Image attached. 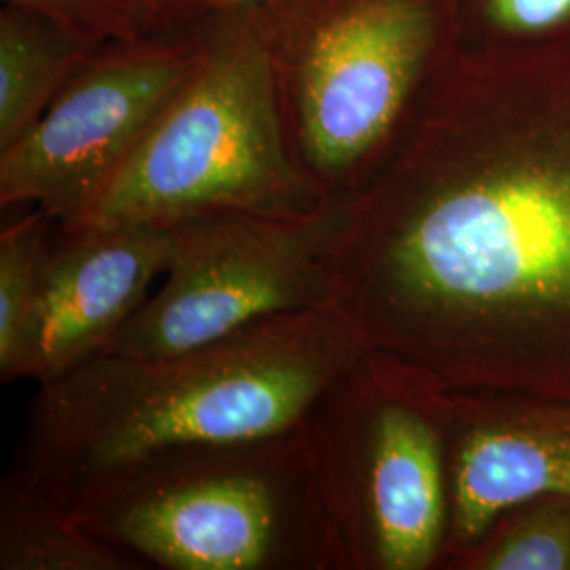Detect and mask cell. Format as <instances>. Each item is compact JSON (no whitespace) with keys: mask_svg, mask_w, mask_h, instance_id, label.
<instances>
[{"mask_svg":"<svg viewBox=\"0 0 570 570\" xmlns=\"http://www.w3.org/2000/svg\"><path fill=\"white\" fill-rule=\"evenodd\" d=\"M332 282L449 391L570 397V47L459 45L343 202Z\"/></svg>","mask_w":570,"mask_h":570,"instance_id":"1","label":"cell"},{"mask_svg":"<svg viewBox=\"0 0 570 570\" xmlns=\"http://www.w3.org/2000/svg\"><path fill=\"white\" fill-rule=\"evenodd\" d=\"M364 348L330 301L184 353H96L39 383L13 473L66 501L167 450L279 433Z\"/></svg>","mask_w":570,"mask_h":570,"instance_id":"2","label":"cell"},{"mask_svg":"<svg viewBox=\"0 0 570 570\" xmlns=\"http://www.w3.org/2000/svg\"><path fill=\"white\" fill-rule=\"evenodd\" d=\"M66 503L146 569L351 570L305 421L167 450Z\"/></svg>","mask_w":570,"mask_h":570,"instance_id":"3","label":"cell"},{"mask_svg":"<svg viewBox=\"0 0 570 570\" xmlns=\"http://www.w3.org/2000/svg\"><path fill=\"white\" fill-rule=\"evenodd\" d=\"M249 11L292 153L336 204L385 161L461 45L452 0H273Z\"/></svg>","mask_w":570,"mask_h":570,"instance_id":"4","label":"cell"},{"mask_svg":"<svg viewBox=\"0 0 570 570\" xmlns=\"http://www.w3.org/2000/svg\"><path fill=\"white\" fill-rule=\"evenodd\" d=\"M183 87L77 225L164 223L205 212L301 218L336 204L298 165L252 11L197 23Z\"/></svg>","mask_w":570,"mask_h":570,"instance_id":"5","label":"cell"},{"mask_svg":"<svg viewBox=\"0 0 570 570\" xmlns=\"http://www.w3.org/2000/svg\"><path fill=\"white\" fill-rule=\"evenodd\" d=\"M449 419V389L370 346L306 410L348 569H442Z\"/></svg>","mask_w":570,"mask_h":570,"instance_id":"6","label":"cell"},{"mask_svg":"<svg viewBox=\"0 0 570 570\" xmlns=\"http://www.w3.org/2000/svg\"><path fill=\"white\" fill-rule=\"evenodd\" d=\"M165 223L171 235L165 284L100 353H184L332 301L343 202L301 218L205 212Z\"/></svg>","mask_w":570,"mask_h":570,"instance_id":"7","label":"cell"},{"mask_svg":"<svg viewBox=\"0 0 570 570\" xmlns=\"http://www.w3.org/2000/svg\"><path fill=\"white\" fill-rule=\"evenodd\" d=\"M202 53L199 26L91 49L18 142L0 150V205L77 225L140 146Z\"/></svg>","mask_w":570,"mask_h":570,"instance_id":"8","label":"cell"},{"mask_svg":"<svg viewBox=\"0 0 570 570\" xmlns=\"http://www.w3.org/2000/svg\"><path fill=\"white\" fill-rule=\"evenodd\" d=\"M169 247L165 220L108 228L56 223L16 381L45 383L100 353L165 275Z\"/></svg>","mask_w":570,"mask_h":570,"instance_id":"9","label":"cell"},{"mask_svg":"<svg viewBox=\"0 0 570 570\" xmlns=\"http://www.w3.org/2000/svg\"><path fill=\"white\" fill-rule=\"evenodd\" d=\"M537 494L570 497V397L450 391L442 569L473 548L501 511Z\"/></svg>","mask_w":570,"mask_h":570,"instance_id":"10","label":"cell"},{"mask_svg":"<svg viewBox=\"0 0 570 570\" xmlns=\"http://www.w3.org/2000/svg\"><path fill=\"white\" fill-rule=\"evenodd\" d=\"M89 532L51 490L9 473L0 489V570H142Z\"/></svg>","mask_w":570,"mask_h":570,"instance_id":"11","label":"cell"},{"mask_svg":"<svg viewBox=\"0 0 570 570\" xmlns=\"http://www.w3.org/2000/svg\"><path fill=\"white\" fill-rule=\"evenodd\" d=\"M91 49L47 16L2 2L0 150L18 142L41 119Z\"/></svg>","mask_w":570,"mask_h":570,"instance_id":"12","label":"cell"},{"mask_svg":"<svg viewBox=\"0 0 570 570\" xmlns=\"http://www.w3.org/2000/svg\"><path fill=\"white\" fill-rule=\"evenodd\" d=\"M450 570H570L569 494H537L501 511Z\"/></svg>","mask_w":570,"mask_h":570,"instance_id":"13","label":"cell"},{"mask_svg":"<svg viewBox=\"0 0 570 570\" xmlns=\"http://www.w3.org/2000/svg\"><path fill=\"white\" fill-rule=\"evenodd\" d=\"M56 220L30 207L0 233V379L16 381Z\"/></svg>","mask_w":570,"mask_h":570,"instance_id":"14","label":"cell"},{"mask_svg":"<svg viewBox=\"0 0 570 570\" xmlns=\"http://www.w3.org/2000/svg\"><path fill=\"white\" fill-rule=\"evenodd\" d=\"M459 42L478 51L570 47V0H452Z\"/></svg>","mask_w":570,"mask_h":570,"instance_id":"15","label":"cell"},{"mask_svg":"<svg viewBox=\"0 0 570 570\" xmlns=\"http://www.w3.org/2000/svg\"><path fill=\"white\" fill-rule=\"evenodd\" d=\"M26 7L60 23L81 41L98 47L104 42L129 41L159 32L164 0H2Z\"/></svg>","mask_w":570,"mask_h":570,"instance_id":"16","label":"cell"},{"mask_svg":"<svg viewBox=\"0 0 570 570\" xmlns=\"http://www.w3.org/2000/svg\"><path fill=\"white\" fill-rule=\"evenodd\" d=\"M273 0H164L161 30L190 28L212 18L242 13Z\"/></svg>","mask_w":570,"mask_h":570,"instance_id":"17","label":"cell"}]
</instances>
